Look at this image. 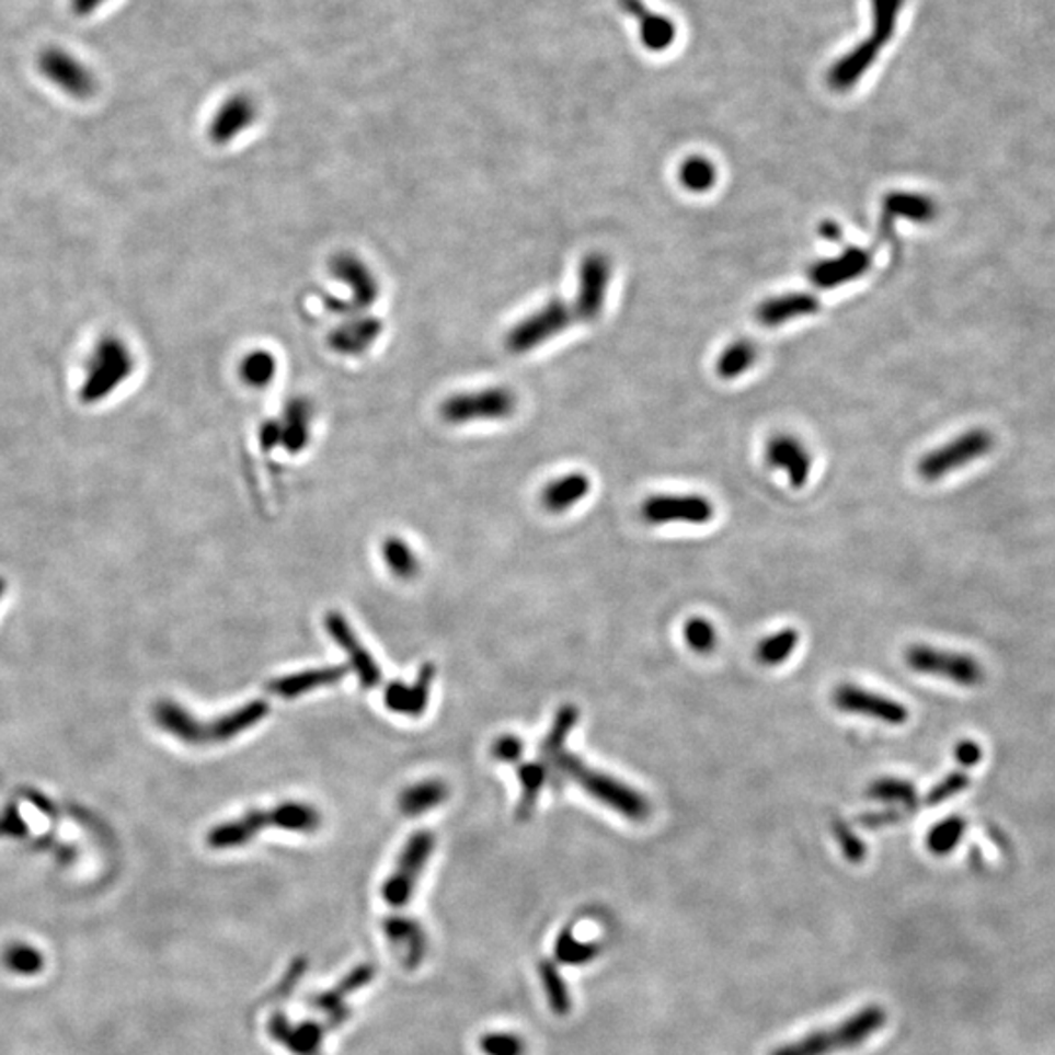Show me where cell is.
I'll return each instance as SVG.
<instances>
[{
  "instance_id": "cell-54",
  "label": "cell",
  "mask_w": 1055,
  "mask_h": 1055,
  "mask_svg": "<svg viewBox=\"0 0 1055 1055\" xmlns=\"http://www.w3.org/2000/svg\"><path fill=\"white\" fill-rule=\"evenodd\" d=\"M2 593H4V583L0 581V596H2Z\"/></svg>"
},
{
  "instance_id": "cell-39",
  "label": "cell",
  "mask_w": 1055,
  "mask_h": 1055,
  "mask_svg": "<svg viewBox=\"0 0 1055 1055\" xmlns=\"http://www.w3.org/2000/svg\"><path fill=\"white\" fill-rule=\"evenodd\" d=\"M381 555L389 571L398 578H413L418 573L415 551L398 536H389L388 540L383 541Z\"/></svg>"
},
{
  "instance_id": "cell-45",
  "label": "cell",
  "mask_w": 1055,
  "mask_h": 1055,
  "mask_svg": "<svg viewBox=\"0 0 1055 1055\" xmlns=\"http://www.w3.org/2000/svg\"><path fill=\"white\" fill-rule=\"evenodd\" d=\"M683 638H685L686 645L700 655L712 653L718 645V632H715L713 623L702 616H695V618L686 620L685 626H683Z\"/></svg>"
},
{
  "instance_id": "cell-35",
  "label": "cell",
  "mask_w": 1055,
  "mask_h": 1055,
  "mask_svg": "<svg viewBox=\"0 0 1055 1055\" xmlns=\"http://www.w3.org/2000/svg\"><path fill=\"white\" fill-rule=\"evenodd\" d=\"M800 643V632L794 628H784L780 632L768 635L757 645V661L765 667H778L792 657Z\"/></svg>"
},
{
  "instance_id": "cell-25",
  "label": "cell",
  "mask_w": 1055,
  "mask_h": 1055,
  "mask_svg": "<svg viewBox=\"0 0 1055 1055\" xmlns=\"http://www.w3.org/2000/svg\"><path fill=\"white\" fill-rule=\"evenodd\" d=\"M268 1032L276 1042H280L282 1046L288 1047L291 1054L319 1055L326 1029L311 1020H306L296 1027L289 1022L286 1014L278 1012L268 1022Z\"/></svg>"
},
{
  "instance_id": "cell-6",
  "label": "cell",
  "mask_w": 1055,
  "mask_h": 1055,
  "mask_svg": "<svg viewBox=\"0 0 1055 1055\" xmlns=\"http://www.w3.org/2000/svg\"><path fill=\"white\" fill-rule=\"evenodd\" d=\"M902 2L903 0H874V16L878 19L874 34L868 37L867 44L858 46L847 59H840L839 64L830 69L829 82L835 91H850L858 79H862L868 67L874 64L878 51L890 42L895 32Z\"/></svg>"
},
{
  "instance_id": "cell-23",
  "label": "cell",
  "mask_w": 1055,
  "mask_h": 1055,
  "mask_svg": "<svg viewBox=\"0 0 1055 1055\" xmlns=\"http://www.w3.org/2000/svg\"><path fill=\"white\" fill-rule=\"evenodd\" d=\"M434 677H436V667L433 663H424L413 685L406 686L399 680L391 683L386 688V696H383V702L388 706V710L393 713H401V715H409V718L423 715L426 706H428V696H431Z\"/></svg>"
},
{
  "instance_id": "cell-13",
  "label": "cell",
  "mask_w": 1055,
  "mask_h": 1055,
  "mask_svg": "<svg viewBox=\"0 0 1055 1055\" xmlns=\"http://www.w3.org/2000/svg\"><path fill=\"white\" fill-rule=\"evenodd\" d=\"M612 278V262L605 253H588L581 261L577 276V298L573 313L585 323L596 321L605 309L608 284Z\"/></svg>"
},
{
  "instance_id": "cell-49",
  "label": "cell",
  "mask_w": 1055,
  "mask_h": 1055,
  "mask_svg": "<svg viewBox=\"0 0 1055 1055\" xmlns=\"http://www.w3.org/2000/svg\"><path fill=\"white\" fill-rule=\"evenodd\" d=\"M524 753V743L516 735H503L493 743V757L503 762H518Z\"/></svg>"
},
{
  "instance_id": "cell-21",
  "label": "cell",
  "mask_w": 1055,
  "mask_h": 1055,
  "mask_svg": "<svg viewBox=\"0 0 1055 1055\" xmlns=\"http://www.w3.org/2000/svg\"><path fill=\"white\" fill-rule=\"evenodd\" d=\"M767 461L770 468L785 471L794 489H802L812 473V456L792 434H776L768 440Z\"/></svg>"
},
{
  "instance_id": "cell-51",
  "label": "cell",
  "mask_w": 1055,
  "mask_h": 1055,
  "mask_svg": "<svg viewBox=\"0 0 1055 1055\" xmlns=\"http://www.w3.org/2000/svg\"><path fill=\"white\" fill-rule=\"evenodd\" d=\"M903 819L902 810H885V812L867 813L862 815L858 823L868 829H880L884 825H893Z\"/></svg>"
},
{
  "instance_id": "cell-11",
  "label": "cell",
  "mask_w": 1055,
  "mask_h": 1055,
  "mask_svg": "<svg viewBox=\"0 0 1055 1055\" xmlns=\"http://www.w3.org/2000/svg\"><path fill=\"white\" fill-rule=\"evenodd\" d=\"M434 847H436V839L431 830H416L415 835L406 840L395 872L389 875L381 887V897L389 907L401 909L411 903L416 882L433 857Z\"/></svg>"
},
{
  "instance_id": "cell-43",
  "label": "cell",
  "mask_w": 1055,
  "mask_h": 1055,
  "mask_svg": "<svg viewBox=\"0 0 1055 1055\" xmlns=\"http://www.w3.org/2000/svg\"><path fill=\"white\" fill-rule=\"evenodd\" d=\"M540 977L541 984H543V989H546V995H548V1002H550L551 1010L558 1014V1017H567L571 1012V995H569L567 985L563 982L558 967L548 962V960H541L540 962Z\"/></svg>"
},
{
  "instance_id": "cell-30",
  "label": "cell",
  "mask_w": 1055,
  "mask_h": 1055,
  "mask_svg": "<svg viewBox=\"0 0 1055 1055\" xmlns=\"http://www.w3.org/2000/svg\"><path fill=\"white\" fill-rule=\"evenodd\" d=\"M882 211H884V226H892L895 219L929 223L937 217V204L925 194L890 192L882 204Z\"/></svg>"
},
{
  "instance_id": "cell-22",
  "label": "cell",
  "mask_w": 1055,
  "mask_h": 1055,
  "mask_svg": "<svg viewBox=\"0 0 1055 1055\" xmlns=\"http://www.w3.org/2000/svg\"><path fill=\"white\" fill-rule=\"evenodd\" d=\"M259 116V110L253 99L246 94H234L223 102V106L214 114L209 124V139L216 145H227L234 137L241 136L246 127L253 126Z\"/></svg>"
},
{
  "instance_id": "cell-10",
  "label": "cell",
  "mask_w": 1055,
  "mask_h": 1055,
  "mask_svg": "<svg viewBox=\"0 0 1055 1055\" xmlns=\"http://www.w3.org/2000/svg\"><path fill=\"white\" fill-rule=\"evenodd\" d=\"M905 663L915 673L948 678L950 683L965 686V688L984 685L985 673L979 661L964 653L937 650V647L917 643L905 651Z\"/></svg>"
},
{
  "instance_id": "cell-26",
  "label": "cell",
  "mask_w": 1055,
  "mask_h": 1055,
  "mask_svg": "<svg viewBox=\"0 0 1055 1055\" xmlns=\"http://www.w3.org/2000/svg\"><path fill=\"white\" fill-rule=\"evenodd\" d=\"M351 673V667L346 665H334V667L307 668L301 673H294L288 677L274 678L268 683V692L280 696L286 700L298 698V696L323 688V686L339 685L346 675Z\"/></svg>"
},
{
  "instance_id": "cell-33",
  "label": "cell",
  "mask_w": 1055,
  "mask_h": 1055,
  "mask_svg": "<svg viewBox=\"0 0 1055 1055\" xmlns=\"http://www.w3.org/2000/svg\"><path fill=\"white\" fill-rule=\"evenodd\" d=\"M276 374H278L276 356L271 351H262V348L249 352L239 366V376L243 379L244 386L253 389L268 388L272 379L276 378Z\"/></svg>"
},
{
  "instance_id": "cell-37",
  "label": "cell",
  "mask_w": 1055,
  "mask_h": 1055,
  "mask_svg": "<svg viewBox=\"0 0 1055 1055\" xmlns=\"http://www.w3.org/2000/svg\"><path fill=\"white\" fill-rule=\"evenodd\" d=\"M867 795L874 802L897 803L903 807H915L919 802L917 788L902 778H880L868 785Z\"/></svg>"
},
{
  "instance_id": "cell-42",
  "label": "cell",
  "mask_w": 1055,
  "mask_h": 1055,
  "mask_svg": "<svg viewBox=\"0 0 1055 1055\" xmlns=\"http://www.w3.org/2000/svg\"><path fill=\"white\" fill-rule=\"evenodd\" d=\"M2 964L12 974L36 975L44 970L46 962L37 948L24 942H12L2 952Z\"/></svg>"
},
{
  "instance_id": "cell-29",
  "label": "cell",
  "mask_w": 1055,
  "mask_h": 1055,
  "mask_svg": "<svg viewBox=\"0 0 1055 1055\" xmlns=\"http://www.w3.org/2000/svg\"><path fill=\"white\" fill-rule=\"evenodd\" d=\"M588 491H590L588 475L581 471L565 473L541 489V506L551 515H561V513H567L571 506L581 503L588 495Z\"/></svg>"
},
{
  "instance_id": "cell-50",
  "label": "cell",
  "mask_w": 1055,
  "mask_h": 1055,
  "mask_svg": "<svg viewBox=\"0 0 1055 1055\" xmlns=\"http://www.w3.org/2000/svg\"><path fill=\"white\" fill-rule=\"evenodd\" d=\"M954 755H956V760L962 767L972 768L982 762L984 750H982V747H979L975 741L964 739L957 743Z\"/></svg>"
},
{
  "instance_id": "cell-19",
  "label": "cell",
  "mask_w": 1055,
  "mask_h": 1055,
  "mask_svg": "<svg viewBox=\"0 0 1055 1055\" xmlns=\"http://www.w3.org/2000/svg\"><path fill=\"white\" fill-rule=\"evenodd\" d=\"M383 934L388 938L389 950L395 954L399 964L409 972L421 967L428 954V937L418 920L391 915L383 920Z\"/></svg>"
},
{
  "instance_id": "cell-24",
  "label": "cell",
  "mask_w": 1055,
  "mask_h": 1055,
  "mask_svg": "<svg viewBox=\"0 0 1055 1055\" xmlns=\"http://www.w3.org/2000/svg\"><path fill=\"white\" fill-rule=\"evenodd\" d=\"M383 323L378 317L362 316L344 321L329 334V346L343 356H360L378 343Z\"/></svg>"
},
{
  "instance_id": "cell-7",
  "label": "cell",
  "mask_w": 1055,
  "mask_h": 1055,
  "mask_svg": "<svg viewBox=\"0 0 1055 1055\" xmlns=\"http://www.w3.org/2000/svg\"><path fill=\"white\" fill-rule=\"evenodd\" d=\"M134 370V358L126 344L116 336H106L92 352L87 366V379L81 389L84 403H96L106 398Z\"/></svg>"
},
{
  "instance_id": "cell-15",
  "label": "cell",
  "mask_w": 1055,
  "mask_h": 1055,
  "mask_svg": "<svg viewBox=\"0 0 1055 1055\" xmlns=\"http://www.w3.org/2000/svg\"><path fill=\"white\" fill-rule=\"evenodd\" d=\"M715 516L712 501L708 496L695 495H653L641 505V518L651 526L685 523L708 524Z\"/></svg>"
},
{
  "instance_id": "cell-52",
  "label": "cell",
  "mask_w": 1055,
  "mask_h": 1055,
  "mask_svg": "<svg viewBox=\"0 0 1055 1055\" xmlns=\"http://www.w3.org/2000/svg\"><path fill=\"white\" fill-rule=\"evenodd\" d=\"M106 0H71V12L77 19H87L94 14Z\"/></svg>"
},
{
  "instance_id": "cell-16",
  "label": "cell",
  "mask_w": 1055,
  "mask_h": 1055,
  "mask_svg": "<svg viewBox=\"0 0 1055 1055\" xmlns=\"http://www.w3.org/2000/svg\"><path fill=\"white\" fill-rule=\"evenodd\" d=\"M833 703L840 712L862 715L890 725L909 722V708H905L902 702L857 685L837 686L833 692Z\"/></svg>"
},
{
  "instance_id": "cell-5",
  "label": "cell",
  "mask_w": 1055,
  "mask_h": 1055,
  "mask_svg": "<svg viewBox=\"0 0 1055 1055\" xmlns=\"http://www.w3.org/2000/svg\"><path fill=\"white\" fill-rule=\"evenodd\" d=\"M518 409L515 391L505 386L460 391L444 399L440 418L451 426L475 423H501L513 418Z\"/></svg>"
},
{
  "instance_id": "cell-1",
  "label": "cell",
  "mask_w": 1055,
  "mask_h": 1055,
  "mask_svg": "<svg viewBox=\"0 0 1055 1055\" xmlns=\"http://www.w3.org/2000/svg\"><path fill=\"white\" fill-rule=\"evenodd\" d=\"M271 712V706L264 700H253L237 708L233 712L221 715L214 722L202 723L186 712L182 706L174 702L157 703L154 720L164 731H169L176 739L186 745H214L234 739L244 731L253 730Z\"/></svg>"
},
{
  "instance_id": "cell-28",
  "label": "cell",
  "mask_w": 1055,
  "mask_h": 1055,
  "mask_svg": "<svg viewBox=\"0 0 1055 1055\" xmlns=\"http://www.w3.org/2000/svg\"><path fill=\"white\" fill-rule=\"evenodd\" d=\"M276 424L280 431V448L288 454H301L311 438L313 405L303 398L291 399Z\"/></svg>"
},
{
  "instance_id": "cell-12",
  "label": "cell",
  "mask_w": 1055,
  "mask_h": 1055,
  "mask_svg": "<svg viewBox=\"0 0 1055 1055\" xmlns=\"http://www.w3.org/2000/svg\"><path fill=\"white\" fill-rule=\"evenodd\" d=\"M329 268L334 280L341 282L351 291V298L346 299L343 306L333 309V313L352 316L378 301L381 294L378 276L371 272L366 262L362 261L360 256L354 253L334 254L329 262Z\"/></svg>"
},
{
  "instance_id": "cell-20",
  "label": "cell",
  "mask_w": 1055,
  "mask_h": 1055,
  "mask_svg": "<svg viewBox=\"0 0 1055 1055\" xmlns=\"http://www.w3.org/2000/svg\"><path fill=\"white\" fill-rule=\"evenodd\" d=\"M374 974H376L374 965H358L356 970H352L351 974L344 977L343 982L334 985L331 991L319 993L307 1002L311 1005V1009L323 1012L326 1017V1024H331V1029H334V1027L346 1022V1019L351 1017V1010L344 1002L346 997H351L352 993L358 991L364 985L370 984Z\"/></svg>"
},
{
  "instance_id": "cell-8",
  "label": "cell",
  "mask_w": 1055,
  "mask_h": 1055,
  "mask_svg": "<svg viewBox=\"0 0 1055 1055\" xmlns=\"http://www.w3.org/2000/svg\"><path fill=\"white\" fill-rule=\"evenodd\" d=\"M995 446V438L991 433L984 428H974L967 433L960 434L954 440L940 446L937 450L929 451L927 456L920 458L917 463V473L925 481H940L947 478L948 473L965 468L975 460L984 458Z\"/></svg>"
},
{
  "instance_id": "cell-2",
  "label": "cell",
  "mask_w": 1055,
  "mask_h": 1055,
  "mask_svg": "<svg viewBox=\"0 0 1055 1055\" xmlns=\"http://www.w3.org/2000/svg\"><path fill=\"white\" fill-rule=\"evenodd\" d=\"M323 823L321 813L306 802H286L274 810H253L239 819L217 825L209 830L208 845L216 850L243 847L256 839L264 829H284L291 833H316Z\"/></svg>"
},
{
  "instance_id": "cell-4",
  "label": "cell",
  "mask_w": 1055,
  "mask_h": 1055,
  "mask_svg": "<svg viewBox=\"0 0 1055 1055\" xmlns=\"http://www.w3.org/2000/svg\"><path fill=\"white\" fill-rule=\"evenodd\" d=\"M887 1012L878 1005H870L842 1020L835 1029L817 1030L790 1044L776 1047L770 1055H833L862 1046L868 1037L884 1029Z\"/></svg>"
},
{
  "instance_id": "cell-34",
  "label": "cell",
  "mask_w": 1055,
  "mask_h": 1055,
  "mask_svg": "<svg viewBox=\"0 0 1055 1055\" xmlns=\"http://www.w3.org/2000/svg\"><path fill=\"white\" fill-rule=\"evenodd\" d=\"M757 358V346L750 343V341L739 339V341L731 343L730 346L722 352V356L715 362V371H718V376L722 379L739 378L745 371H749L750 368L755 366Z\"/></svg>"
},
{
  "instance_id": "cell-31",
  "label": "cell",
  "mask_w": 1055,
  "mask_h": 1055,
  "mask_svg": "<svg viewBox=\"0 0 1055 1055\" xmlns=\"http://www.w3.org/2000/svg\"><path fill=\"white\" fill-rule=\"evenodd\" d=\"M620 7L640 20V32L645 46L665 49L675 42V26L668 20L651 14L641 0H620Z\"/></svg>"
},
{
  "instance_id": "cell-14",
  "label": "cell",
  "mask_w": 1055,
  "mask_h": 1055,
  "mask_svg": "<svg viewBox=\"0 0 1055 1055\" xmlns=\"http://www.w3.org/2000/svg\"><path fill=\"white\" fill-rule=\"evenodd\" d=\"M37 69L47 81L54 82L72 99H91L96 92V79L91 69L61 47H44L37 55Z\"/></svg>"
},
{
  "instance_id": "cell-38",
  "label": "cell",
  "mask_w": 1055,
  "mask_h": 1055,
  "mask_svg": "<svg viewBox=\"0 0 1055 1055\" xmlns=\"http://www.w3.org/2000/svg\"><path fill=\"white\" fill-rule=\"evenodd\" d=\"M678 181L686 190H690L695 194H702V192H708L715 186L718 171H715V167L710 159L695 154V157L685 159L680 164Z\"/></svg>"
},
{
  "instance_id": "cell-40",
  "label": "cell",
  "mask_w": 1055,
  "mask_h": 1055,
  "mask_svg": "<svg viewBox=\"0 0 1055 1055\" xmlns=\"http://www.w3.org/2000/svg\"><path fill=\"white\" fill-rule=\"evenodd\" d=\"M518 780L523 784V798L518 805V819H528L538 802L541 788L548 782V768L541 762H528L518 768Z\"/></svg>"
},
{
  "instance_id": "cell-9",
  "label": "cell",
  "mask_w": 1055,
  "mask_h": 1055,
  "mask_svg": "<svg viewBox=\"0 0 1055 1055\" xmlns=\"http://www.w3.org/2000/svg\"><path fill=\"white\" fill-rule=\"evenodd\" d=\"M573 309L569 303L561 299H551L548 303L534 311L530 316L524 317L520 323H516L508 334H506L505 346L511 354H528V352L540 348L541 344L555 339L573 323Z\"/></svg>"
},
{
  "instance_id": "cell-47",
  "label": "cell",
  "mask_w": 1055,
  "mask_h": 1055,
  "mask_svg": "<svg viewBox=\"0 0 1055 1055\" xmlns=\"http://www.w3.org/2000/svg\"><path fill=\"white\" fill-rule=\"evenodd\" d=\"M833 835H835V839L839 842L840 850H842V855H845L848 862L858 864V862H862V860L867 858V845H864V840L857 837V833L850 829L847 823L835 821V823H833Z\"/></svg>"
},
{
  "instance_id": "cell-53",
  "label": "cell",
  "mask_w": 1055,
  "mask_h": 1055,
  "mask_svg": "<svg viewBox=\"0 0 1055 1055\" xmlns=\"http://www.w3.org/2000/svg\"><path fill=\"white\" fill-rule=\"evenodd\" d=\"M819 234L823 239L837 243V241L842 239V229H840L839 223H835V221H823L819 226Z\"/></svg>"
},
{
  "instance_id": "cell-44",
  "label": "cell",
  "mask_w": 1055,
  "mask_h": 1055,
  "mask_svg": "<svg viewBox=\"0 0 1055 1055\" xmlns=\"http://www.w3.org/2000/svg\"><path fill=\"white\" fill-rule=\"evenodd\" d=\"M598 952H600L598 944L578 942L577 938L573 937V930L571 929L561 930L558 942H555V957L560 960L561 964L583 965L598 956Z\"/></svg>"
},
{
  "instance_id": "cell-36",
  "label": "cell",
  "mask_w": 1055,
  "mask_h": 1055,
  "mask_svg": "<svg viewBox=\"0 0 1055 1055\" xmlns=\"http://www.w3.org/2000/svg\"><path fill=\"white\" fill-rule=\"evenodd\" d=\"M578 718H581V712L573 703H565L558 710L555 720L551 723L550 733L546 735L543 745H541V755L546 758V762H551L553 758L565 750V741H567L569 733L577 725Z\"/></svg>"
},
{
  "instance_id": "cell-46",
  "label": "cell",
  "mask_w": 1055,
  "mask_h": 1055,
  "mask_svg": "<svg viewBox=\"0 0 1055 1055\" xmlns=\"http://www.w3.org/2000/svg\"><path fill=\"white\" fill-rule=\"evenodd\" d=\"M479 1047L485 1055H526V1042L511 1032H491L479 1040Z\"/></svg>"
},
{
  "instance_id": "cell-3",
  "label": "cell",
  "mask_w": 1055,
  "mask_h": 1055,
  "mask_svg": "<svg viewBox=\"0 0 1055 1055\" xmlns=\"http://www.w3.org/2000/svg\"><path fill=\"white\" fill-rule=\"evenodd\" d=\"M563 778L577 782L586 794L593 795L596 802L603 803L622 817L641 823L651 815V803L645 795L632 785L623 784L622 780L613 776L586 767L581 758L563 750L550 762Z\"/></svg>"
},
{
  "instance_id": "cell-41",
  "label": "cell",
  "mask_w": 1055,
  "mask_h": 1055,
  "mask_svg": "<svg viewBox=\"0 0 1055 1055\" xmlns=\"http://www.w3.org/2000/svg\"><path fill=\"white\" fill-rule=\"evenodd\" d=\"M965 833V821L960 815H950L937 823L929 830L927 847L934 857H948L962 842Z\"/></svg>"
},
{
  "instance_id": "cell-17",
  "label": "cell",
  "mask_w": 1055,
  "mask_h": 1055,
  "mask_svg": "<svg viewBox=\"0 0 1055 1055\" xmlns=\"http://www.w3.org/2000/svg\"><path fill=\"white\" fill-rule=\"evenodd\" d=\"M325 628L334 643L348 655V665L354 668V673L360 678L362 688L370 690L381 683V670H379L376 658L371 657L370 651L364 647V643L358 640L356 632L352 630L351 623L346 622L341 612H329L325 616Z\"/></svg>"
},
{
  "instance_id": "cell-27",
  "label": "cell",
  "mask_w": 1055,
  "mask_h": 1055,
  "mask_svg": "<svg viewBox=\"0 0 1055 1055\" xmlns=\"http://www.w3.org/2000/svg\"><path fill=\"white\" fill-rule=\"evenodd\" d=\"M819 299L810 291H792L762 301L757 309V319L760 325L780 326L792 319L813 316L819 311Z\"/></svg>"
},
{
  "instance_id": "cell-32",
  "label": "cell",
  "mask_w": 1055,
  "mask_h": 1055,
  "mask_svg": "<svg viewBox=\"0 0 1055 1055\" xmlns=\"http://www.w3.org/2000/svg\"><path fill=\"white\" fill-rule=\"evenodd\" d=\"M448 798V785L443 780H424L409 785L399 795V810L406 817H416L438 807Z\"/></svg>"
},
{
  "instance_id": "cell-48",
  "label": "cell",
  "mask_w": 1055,
  "mask_h": 1055,
  "mask_svg": "<svg viewBox=\"0 0 1055 1055\" xmlns=\"http://www.w3.org/2000/svg\"><path fill=\"white\" fill-rule=\"evenodd\" d=\"M970 784H972L970 776L964 775V772H950L947 778H942V780L930 790L927 798H925V803H927L929 807H934L938 803L947 802L950 798L962 794Z\"/></svg>"
},
{
  "instance_id": "cell-18",
  "label": "cell",
  "mask_w": 1055,
  "mask_h": 1055,
  "mask_svg": "<svg viewBox=\"0 0 1055 1055\" xmlns=\"http://www.w3.org/2000/svg\"><path fill=\"white\" fill-rule=\"evenodd\" d=\"M870 268H872V253L867 249L848 246L835 259L815 262L807 272V278L815 288L833 289L862 278Z\"/></svg>"
}]
</instances>
